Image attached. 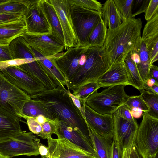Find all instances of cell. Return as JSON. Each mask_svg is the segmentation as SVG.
<instances>
[{"instance_id": "3", "label": "cell", "mask_w": 158, "mask_h": 158, "mask_svg": "<svg viewBox=\"0 0 158 158\" xmlns=\"http://www.w3.org/2000/svg\"><path fill=\"white\" fill-rule=\"evenodd\" d=\"M86 60L75 77L68 83V89L75 94L83 86L96 82L110 66L103 47H89Z\"/></svg>"}, {"instance_id": "37", "label": "cell", "mask_w": 158, "mask_h": 158, "mask_svg": "<svg viewBox=\"0 0 158 158\" xmlns=\"http://www.w3.org/2000/svg\"><path fill=\"white\" fill-rule=\"evenodd\" d=\"M125 104L131 111L134 108H140L144 113H147L149 109L141 95L129 96Z\"/></svg>"}, {"instance_id": "13", "label": "cell", "mask_w": 158, "mask_h": 158, "mask_svg": "<svg viewBox=\"0 0 158 158\" xmlns=\"http://www.w3.org/2000/svg\"><path fill=\"white\" fill-rule=\"evenodd\" d=\"M47 139L50 158H96L65 139L50 136Z\"/></svg>"}, {"instance_id": "33", "label": "cell", "mask_w": 158, "mask_h": 158, "mask_svg": "<svg viewBox=\"0 0 158 158\" xmlns=\"http://www.w3.org/2000/svg\"><path fill=\"white\" fill-rule=\"evenodd\" d=\"M144 101L149 109L147 114L158 119V94L143 89L140 91Z\"/></svg>"}, {"instance_id": "47", "label": "cell", "mask_w": 158, "mask_h": 158, "mask_svg": "<svg viewBox=\"0 0 158 158\" xmlns=\"http://www.w3.org/2000/svg\"><path fill=\"white\" fill-rule=\"evenodd\" d=\"M68 90L69 95L73 103L75 106L80 110L83 118L85 119V115L83 107L81 103L79 98L73 95L72 93L70 92V90L69 89H68Z\"/></svg>"}, {"instance_id": "39", "label": "cell", "mask_w": 158, "mask_h": 158, "mask_svg": "<svg viewBox=\"0 0 158 158\" xmlns=\"http://www.w3.org/2000/svg\"><path fill=\"white\" fill-rule=\"evenodd\" d=\"M150 0H133L131 17L145 12Z\"/></svg>"}, {"instance_id": "45", "label": "cell", "mask_w": 158, "mask_h": 158, "mask_svg": "<svg viewBox=\"0 0 158 158\" xmlns=\"http://www.w3.org/2000/svg\"><path fill=\"white\" fill-rule=\"evenodd\" d=\"M123 152V149L116 141L113 139L110 158H122Z\"/></svg>"}, {"instance_id": "42", "label": "cell", "mask_w": 158, "mask_h": 158, "mask_svg": "<svg viewBox=\"0 0 158 158\" xmlns=\"http://www.w3.org/2000/svg\"><path fill=\"white\" fill-rule=\"evenodd\" d=\"M23 17L22 15L18 13L0 14V24L14 21Z\"/></svg>"}, {"instance_id": "36", "label": "cell", "mask_w": 158, "mask_h": 158, "mask_svg": "<svg viewBox=\"0 0 158 158\" xmlns=\"http://www.w3.org/2000/svg\"><path fill=\"white\" fill-rule=\"evenodd\" d=\"M100 88V85L97 82L90 83L82 86L73 95L79 98L82 105L89 96L97 92Z\"/></svg>"}, {"instance_id": "26", "label": "cell", "mask_w": 158, "mask_h": 158, "mask_svg": "<svg viewBox=\"0 0 158 158\" xmlns=\"http://www.w3.org/2000/svg\"><path fill=\"white\" fill-rule=\"evenodd\" d=\"M102 18L108 29L112 30L121 25L123 21L113 0L106 1L101 10Z\"/></svg>"}, {"instance_id": "2", "label": "cell", "mask_w": 158, "mask_h": 158, "mask_svg": "<svg viewBox=\"0 0 158 158\" xmlns=\"http://www.w3.org/2000/svg\"><path fill=\"white\" fill-rule=\"evenodd\" d=\"M142 21L130 18L112 30L107 29L103 47L110 67L123 63L127 55L141 39Z\"/></svg>"}, {"instance_id": "35", "label": "cell", "mask_w": 158, "mask_h": 158, "mask_svg": "<svg viewBox=\"0 0 158 158\" xmlns=\"http://www.w3.org/2000/svg\"><path fill=\"white\" fill-rule=\"evenodd\" d=\"M123 21L131 17L133 0H113Z\"/></svg>"}, {"instance_id": "52", "label": "cell", "mask_w": 158, "mask_h": 158, "mask_svg": "<svg viewBox=\"0 0 158 158\" xmlns=\"http://www.w3.org/2000/svg\"><path fill=\"white\" fill-rule=\"evenodd\" d=\"M155 84H158V82L153 78L151 77L144 82V84L149 87H151Z\"/></svg>"}, {"instance_id": "43", "label": "cell", "mask_w": 158, "mask_h": 158, "mask_svg": "<svg viewBox=\"0 0 158 158\" xmlns=\"http://www.w3.org/2000/svg\"><path fill=\"white\" fill-rule=\"evenodd\" d=\"M29 130L33 134L39 135L42 131L41 124L36 121L35 118H30L27 120Z\"/></svg>"}, {"instance_id": "50", "label": "cell", "mask_w": 158, "mask_h": 158, "mask_svg": "<svg viewBox=\"0 0 158 158\" xmlns=\"http://www.w3.org/2000/svg\"><path fill=\"white\" fill-rule=\"evenodd\" d=\"M130 111L133 118H136L141 117L143 112L141 109L137 108H133Z\"/></svg>"}, {"instance_id": "44", "label": "cell", "mask_w": 158, "mask_h": 158, "mask_svg": "<svg viewBox=\"0 0 158 158\" xmlns=\"http://www.w3.org/2000/svg\"><path fill=\"white\" fill-rule=\"evenodd\" d=\"M115 113L119 116L127 120L131 121L135 120L130 110L125 104L120 106Z\"/></svg>"}, {"instance_id": "14", "label": "cell", "mask_w": 158, "mask_h": 158, "mask_svg": "<svg viewBox=\"0 0 158 158\" xmlns=\"http://www.w3.org/2000/svg\"><path fill=\"white\" fill-rule=\"evenodd\" d=\"M22 36L30 47L46 57L62 52L65 48V45L50 34H33L26 32Z\"/></svg>"}, {"instance_id": "1", "label": "cell", "mask_w": 158, "mask_h": 158, "mask_svg": "<svg viewBox=\"0 0 158 158\" xmlns=\"http://www.w3.org/2000/svg\"><path fill=\"white\" fill-rule=\"evenodd\" d=\"M30 96L48 108L55 118L70 124L91 142L86 122L64 86H59Z\"/></svg>"}, {"instance_id": "22", "label": "cell", "mask_w": 158, "mask_h": 158, "mask_svg": "<svg viewBox=\"0 0 158 158\" xmlns=\"http://www.w3.org/2000/svg\"><path fill=\"white\" fill-rule=\"evenodd\" d=\"M39 5L50 25L51 28V34L65 45L60 23L52 5L49 0H39Z\"/></svg>"}, {"instance_id": "53", "label": "cell", "mask_w": 158, "mask_h": 158, "mask_svg": "<svg viewBox=\"0 0 158 158\" xmlns=\"http://www.w3.org/2000/svg\"><path fill=\"white\" fill-rule=\"evenodd\" d=\"M130 158H140L136 150L135 145L133 146L132 148Z\"/></svg>"}, {"instance_id": "31", "label": "cell", "mask_w": 158, "mask_h": 158, "mask_svg": "<svg viewBox=\"0 0 158 158\" xmlns=\"http://www.w3.org/2000/svg\"><path fill=\"white\" fill-rule=\"evenodd\" d=\"M107 30V28L102 19L90 33L88 40L87 46L103 47L106 38Z\"/></svg>"}, {"instance_id": "8", "label": "cell", "mask_w": 158, "mask_h": 158, "mask_svg": "<svg viewBox=\"0 0 158 158\" xmlns=\"http://www.w3.org/2000/svg\"><path fill=\"white\" fill-rule=\"evenodd\" d=\"M89 47H70L65 52L48 57L50 58L59 68L68 83L75 77L84 64Z\"/></svg>"}, {"instance_id": "9", "label": "cell", "mask_w": 158, "mask_h": 158, "mask_svg": "<svg viewBox=\"0 0 158 158\" xmlns=\"http://www.w3.org/2000/svg\"><path fill=\"white\" fill-rule=\"evenodd\" d=\"M30 96L9 81L0 71V107L23 118L22 110Z\"/></svg>"}, {"instance_id": "20", "label": "cell", "mask_w": 158, "mask_h": 158, "mask_svg": "<svg viewBox=\"0 0 158 158\" xmlns=\"http://www.w3.org/2000/svg\"><path fill=\"white\" fill-rule=\"evenodd\" d=\"M27 32L23 17L18 20L0 24V45H8L15 39Z\"/></svg>"}, {"instance_id": "18", "label": "cell", "mask_w": 158, "mask_h": 158, "mask_svg": "<svg viewBox=\"0 0 158 158\" xmlns=\"http://www.w3.org/2000/svg\"><path fill=\"white\" fill-rule=\"evenodd\" d=\"M101 87L118 85H129L127 72L124 62L111 66L97 81Z\"/></svg>"}, {"instance_id": "41", "label": "cell", "mask_w": 158, "mask_h": 158, "mask_svg": "<svg viewBox=\"0 0 158 158\" xmlns=\"http://www.w3.org/2000/svg\"><path fill=\"white\" fill-rule=\"evenodd\" d=\"M158 12V0H150L145 12V18L146 21L151 19Z\"/></svg>"}, {"instance_id": "19", "label": "cell", "mask_w": 158, "mask_h": 158, "mask_svg": "<svg viewBox=\"0 0 158 158\" xmlns=\"http://www.w3.org/2000/svg\"><path fill=\"white\" fill-rule=\"evenodd\" d=\"M20 118L0 107V141L14 136L23 131Z\"/></svg>"}, {"instance_id": "17", "label": "cell", "mask_w": 158, "mask_h": 158, "mask_svg": "<svg viewBox=\"0 0 158 158\" xmlns=\"http://www.w3.org/2000/svg\"><path fill=\"white\" fill-rule=\"evenodd\" d=\"M58 133L57 138L65 139L82 150L95 156L91 142L70 124L60 120Z\"/></svg>"}, {"instance_id": "12", "label": "cell", "mask_w": 158, "mask_h": 158, "mask_svg": "<svg viewBox=\"0 0 158 158\" xmlns=\"http://www.w3.org/2000/svg\"><path fill=\"white\" fill-rule=\"evenodd\" d=\"M39 0H27V9L23 17L26 33L33 34H51L49 24L39 5Z\"/></svg>"}, {"instance_id": "25", "label": "cell", "mask_w": 158, "mask_h": 158, "mask_svg": "<svg viewBox=\"0 0 158 158\" xmlns=\"http://www.w3.org/2000/svg\"><path fill=\"white\" fill-rule=\"evenodd\" d=\"M18 67L38 80L48 90L54 89L57 88L37 59Z\"/></svg>"}, {"instance_id": "7", "label": "cell", "mask_w": 158, "mask_h": 158, "mask_svg": "<svg viewBox=\"0 0 158 158\" xmlns=\"http://www.w3.org/2000/svg\"><path fill=\"white\" fill-rule=\"evenodd\" d=\"M71 4V16L79 46H88L89 36L102 19V14Z\"/></svg>"}, {"instance_id": "30", "label": "cell", "mask_w": 158, "mask_h": 158, "mask_svg": "<svg viewBox=\"0 0 158 158\" xmlns=\"http://www.w3.org/2000/svg\"><path fill=\"white\" fill-rule=\"evenodd\" d=\"M129 85L140 92L144 89V82L139 74L135 63L131 59L129 53L124 60Z\"/></svg>"}, {"instance_id": "27", "label": "cell", "mask_w": 158, "mask_h": 158, "mask_svg": "<svg viewBox=\"0 0 158 158\" xmlns=\"http://www.w3.org/2000/svg\"><path fill=\"white\" fill-rule=\"evenodd\" d=\"M9 46L13 59H25L31 62L36 60L32 53L29 46L22 36L14 39Z\"/></svg>"}, {"instance_id": "10", "label": "cell", "mask_w": 158, "mask_h": 158, "mask_svg": "<svg viewBox=\"0 0 158 158\" xmlns=\"http://www.w3.org/2000/svg\"><path fill=\"white\" fill-rule=\"evenodd\" d=\"M0 71L9 81L30 96L48 90L38 80L18 66H10Z\"/></svg>"}, {"instance_id": "40", "label": "cell", "mask_w": 158, "mask_h": 158, "mask_svg": "<svg viewBox=\"0 0 158 158\" xmlns=\"http://www.w3.org/2000/svg\"><path fill=\"white\" fill-rule=\"evenodd\" d=\"M31 62L25 59H16L0 62V70H3L10 66H18L24 64Z\"/></svg>"}, {"instance_id": "46", "label": "cell", "mask_w": 158, "mask_h": 158, "mask_svg": "<svg viewBox=\"0 0 158 158\" xmlns=\"http://www.w3.org/2000/svg\"><path fill=\"white\" fill-rule=\"evenodd\" d=\"M13 59L8 45H0V62Z\"/></svg>"}, {"instance_id": "49", "label": "cell", "mask_w": 158, "mask_h": 158, "mask_svg": "<svg viewBox=\"0 0 158 158\" xmlns=\"http://www.w3.org/2000/svg\"><path fill=\"white\" fill-rule=\"evenodd\" d=\"M39 151L40 155L41 156H48V151L47 146H46L42 143H40Z\"/></svg>"}, {"instance_id": "28", "label": "cell", "mask_w": 158, "mask_h": 158, "mask_svg": "<svg viewBox=\"0 0 158 158\" xmlns=\"http://www.w3.org/2000/svg\"><path fill=\"white\" fill-rule=\"evenodd\" d=\"M23 118L26 120L30 118H36L40 115L51 119L55 118L51 111L38 101L30 99L24 104L22 110Z\"/></svg>"}, {"instance_id": "58", "label": "cell", "mask_w": 158, "mask_h": 158, "mask_svg": "<svg viewBox=\"0 0 158 158\" xmlns=\"http://www.w3.org/2000/svg\"><path fill=\"white\" fill-rule=\"evenodd\" d=\"M41 158H50L48 156H41Z\"/></svg>"}, {"instance_id": "34", "label": "cell", "mask_w": 158, "mask_h": 158, "mask_svg": "<svg viewBox=\"0 0 158 158\" xmlns=\"http://www.w3.org/2000/svg\"><path fill=\"white\" fill-rule=\"evenodd\" d=\"M59 121L57 118L53 120L47 118L45 122L41 125L42 131L37 136L45 139L51 136L52 134H55L57 136Z\"/></svg>"}, {"instance_id": "55", "label": "cell", "mask_w": 158, "mask_h": 158, "mask_svg": "<svg viewBox=\"0 0 158 158\" xmlns=\"http://www.w3.org/2000/svg\"><path fill=\"white\" fill-rule=\"evenodd\" d=\"M148 158H158V155H157L156 156H152Z\"/></svg>"}, {"instance_id": "32", "label": "cell", "mask_w": 158, "mask_h": 158, "mask_svg": "<svg viewBox=\"0 0 158 158\" xmlns=\"http://www.w3.org/2000/svg\"><path fill=\"white\" fill-rule=\"evenodd\" d=\"M26 0H8L0 4V14L18 13L22 15L27 6Z\"/></svg>"}, {"instance_id": "57", "label": "cell", "mask_w": 158, "mask_h": 158, "mask_svg": "<svg viewBox=\"0 0 158 158\" xmlns=\"http://www.w3.org/2000/svg\"><path fill=\"white\" fill-rule=\"evenodd\" d=\"M8 0H0V4L4 3L7 1Z\"/></svg>"}, {"instance_id": "16", "label": "cell", "mask_w": 158, "mask_h": 158, "mask_svg": "<svg viewBox=\"0 0 158 158\" xmlns=\"http://www.w3.org/2000/svg\"><path fill=\"white\" fill-rule=\"evenodd\" d=\"M83 106L85 120L98 134L107 139H113L114 135L112 114H100L89 107L84 102Z\"/></svg>"}, {"instance_id": "24", "label": "cell", "mask_w": 158, "mask_h": 158, "mask_svg": "<svg viewBox=\"0 0 158 158\" xmlns=\"http://www.w3.org/2000/svg\"><path fill=\"white\" fill-rule=\"evenodd\" d=\"M141 38L145 44L148 54L153 49L158 47V12L147 21Z\"/></svg>"}, {"instance_id": "38", "label": "cell", "mask_w": 158, "mask_h": 158, "mask_svg": "<svg viewBox=\"0 0 158 158\" xmlns=\"http://www.w3.org/2000/svg\"><path fill=\"white\" fill-rule=\"evenodd\" d=\"M72 4L101 13L102 4L96 0H69Z\"/></svg>"}, {"instance_id": "6", "label": "cell", "mask_w": 158, "mask_h": 158, "mask_svg": "<svg viewBox=\"0 0 158 158\" xmlns=\"http://www.w3.org/2000/svg\"><path fill=\"white\" fill-rule=\"evenodd\" d=\"M40 140L31 132L22 131L0 141V154L9 158L20 155H40Z\"/></svg>"}, {"instance_id": "5", "label": "cell", "mask_w": 158, "mask_h": 158, "mask_svg": "<svg viewBox=\"0 0 158 158\" xmlns=\"http://www.w3.org/2000/svg\"><path fill=\"white\" fill-rule=\"evenodd\" d=\"M142 117L137 132L135 146L140 158H148L158 153V119L145 113Z\"/></svg>"}, {"instance_id": "51", "label": "cell", "mask_w": 158, "mask_h": 158, "mask_svg": "<svg viewBox=\"0 0 158 158\" xmlns=\"http://www.w3.org/2000/svg\"><path fill=\"white\" fill-rule=\"evenodd\" d=\"M132 147H129L123 148L122 158H130Z\"/></svg>"}, {"instance_id": "56", "label": "cell", "mask_w": 158, "mask_h": 158, "mask_svg": "<svg viewBox=\"0 0 158 158\" xmlns=\"http://www.w3.org/2000/svg\"><path fill=\"white\" fill-rule=\"evenodd\" d=\"M0 158H9L0 154Z\"/></svg>"}, {"instance_id": "15", "label": "cell", "mask_w": 158, "mask_h": 158, "mask_svg": "<svg viewBox=\"0 0 158 158\" xmlns=\"http://www.w3.org/2000/svg\"><path fill=\"white\" fill-rule=\"evenodd\" d=\"M114 135L113 139L122 149L135 145L138 125L135 120L131 121L118 115L115 112L113 114Z\"/></svg>"}, {"instance_id": "11", "label": "cell", "mask_w": 158, "mask_h": 158, "mask_svg": "<svg viewBox=\"0 0 158 158\" xmlns=\"http://www.w3.org/2000/svg\"><path fill=\"white\" fill-rule=\"evenodd\" d=\"M56 11L60 23L66 50L79 47L70 15L71 3L69 0H49Z\"/></svg>"}, {"instance_id": "54", "label": "cell", "mask_w": 158, "mask_h": 158, "mask_svg": "<svg viewBox=\"0 0 158 158\" xmlns=\"http://www.w3.org/2000/svg\"><path fill=\"white\" fill-rule=\"evenodd\" d=\"M47 118L42 115H40L35 118L37 122L41 125L45 121Z\"/></svg>"}, {"instance_id": "23", "label": "cell", "mask_w": 158, "mask_h": 158, "mask_svg": "<svg viewBox=\"0 0 158 158\" xmlns=\"http://www.w3.org/2000/svg\"><path fill=\"white\" fill-rule=\"evenodd\" d=\"M87 125L91 142L96 158H110L113 139H107L101 136L89 125L87 124Z\"/></svg>"}, {"instance_id": "21", "label": "cell", "mask_w": 158, "mask_h": 158, "mask_svg": "<svg viewBox=\"0 0 158 158\" xmlns=\"http://www.w3.org/2000/svg\"><path fill=\"white\" fill-rule=\"evenodd\" d=\"M30 47L34 57L48 74L56 87L66 86L67 87L68 81L50 58L43 56L32 48Z\"/></svg>"}, {"instance_id": "48", "label": "cell", "mask_w": 158, "mask_h": 158, "mask_svg": "<svg viewBox=\"0 0 158 158\" xmlns=\"http://www.w3.org/2000/svg\"><path fill=\"white\" fill-rule=\"evenodd\" d=\"M149 74L151 77L154 78L158 82V67L157 66L151 65L149 69Z\"/></svg>"}, {"instance_id": "29", "label": "cell", "mask_w": 158, "mask_h": 158, "mask_svg": "<svg viewBox=\"0 0 158 158\" xmlns=\"http://www.w3.org/2000/svg\"><path fill=\"white\" fill-rule=\"evenodd\" d=\"M137 49L139 59L136 65L141 78L145 82L151 78L149 69L152 64L145 44L141 39L138 43Z\"/></svg>"}, {"instance_id": "4", "label": "cell", "mask_w": 158, "mask_h": 158, "mask_svg": "<svg viewBox=\"0 0 158 158\" xmlns=\"http://www.w3.org/2000/svg\"><path fill=\"white\" fill-rule=\"evenodd\" d=\"M125 85L108 87L100 93L89 96L85 104L95 112L102 114H113L124 104L129 96L124 90Z\"/></svg>"}]
</instances>
